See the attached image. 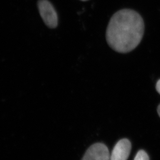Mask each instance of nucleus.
Returning <instances> with one entry per match:
<instances>
[{
    "instance_id": "obj_1",
    "label": "nucleus",
    "mask_w": 160,
    "mask_h": 160,
    "mask_svg": "<svg viewBox=\"0 0 160 160\" xmlns=\"http://www.w3.org/2000/svg\"><path fill=\"white\" fill-rule=\"evenodd\" d=\"M144 29L143 19L138 12L132 9H121L110 20L106 33L107 42L117 52H130L139 44Z\"/></svg>"
},
{
    "instance_id": "obj_2",
    "label": "nucleus",
    "mask_w": 160,
    "mask_h": 160,
    "mask_svg": "<svg viewBox=\"0 0 160 160\" xmlns=\"http://www.w3.org/2000/svg\"><path fill=\"white\" fill-rule=\"evenodd\" d=\"M38 8L45 25L49 28H56L58 22V15L51 2L48 0H39L38 2Z\"/></svg>"
},
{
    "instance_id": "obj_3",
    "label": "nucleus",
    "mask_w": 160,
    "mask_h": 160,
    "mask_svg": "<svg viewBox=\"0 0 160 160\" xmlns=\"http://www.w3.org/2000/svg\"><path fill=\"white\" fill-rule=\"evenodd\" d=\"M82 160H110V155L106 145L95 143L88 149Z\"/></svg>"
},
{
    "instance_id": "obj_4",
    "label": "nucleus",
    "mask_w": 160,
    "mask_h": 160,
    "mask_svg": "<svg viewBox=\"0 0 160 160\" xmlns=\"http://www.w3.org/2000/svg\"><path fill=\"white\" fill-rule=\"evenodd\" d=\"M131 142L128 139L119 140L110 154V160H128L131 153Z\"/></svg>"
},
{
    "instance_id": "obj_5",
    "label": "nucleus",
    "mask_w": 160,
    "mask_h": 160,
    "mask_svg": "<svg viewBox=\"0 0 160 160\" xmlns=\"http://www.w3.org/2000/svg\"><path fill=\"white\" fill-rule=\"evenodd\" d=\"M134 160H150L149 157L146 151L142 150L138 151Z\"/></svg>"
},
{
    "instance_id": "obj_6",
    "label": "nucleus",
    "mask_w": 160,
    "mask_h": 160,
    "mask_svg": "<svg viewBox=\"0 0 160 160\" xmlns=\"http://www.w3.org/2000/svg\"><path fill=\"white\" fill-rule=\"evenodd\" d=\"M156 89L157 91L158 92H159L160 94V80H159L157 83L156 84Z\"/></svg>"
},
{
    "instance_id": "obj_7",
    "label": "nucleus",
    "mask_w": 160,
    "mask_h": 160,
    "mask_svg": "<svg viewBox=\"0 0 160 160\" xmlns=\"http://www.w3.org/2000/svg\"><path fill=\"white\" fill-rule=\"evenodd\" d=\"M158 114H159V116H160V104L159 105L158 107Z\"/></svg>"
},
{
    "instance_id": "obj_8",
    "label": "nucleus",
    "mask_w": 160,
    "mask_h": 160,
    "mask_svg": "<svg viewBox=\"0 0 160 160\" xmlns=\"http://www.w3.org/2000/svg\"><path fill=\"white\" fill-rule=\"evenodd\" d=\"M82 1H87L88 0H81Z\"/></svg>"
}]
</instances>
